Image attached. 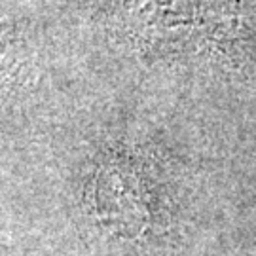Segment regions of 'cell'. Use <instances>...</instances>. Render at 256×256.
I'll list each match as a JSON object with an SVG mask.
<instances>
[{"instance_id":"cell-1","label":"cell","mask_w":256,"mask_h":256,"mask_svg":"<svg viewBox=\"0 0 256 256\" xmlns=\"http://www.w3.org/2000/svg\"><path fill=\"white\" fill-rule=\"evenodd\" d=\"M90 212L118 238H146L167 218V207L152 182L135 169L99 171L90 194Z\"/></svg>"}]
</instances>
